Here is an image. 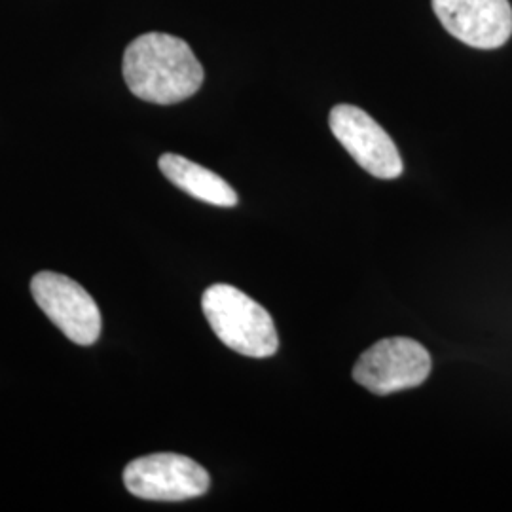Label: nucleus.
I'll return each instance as SVG.
<instances>
[{"label": "nucleus", "instance_id": "nucleus-5", "mask_svg": "<svg viewBox=\"0 0 512 512\" xmlns=\"http://www.w3.org/2000/svg\"><path fill=\"white\" fill-rule=\"evenodd\" d=\"M31 293L44 315L78 346H92L101 334V311L90 293L67 275L40 272Z\"/></svg>", "mask_w": 512, "mask_h": 512}, {"label": "nucleus", "instance_id": "nucleus-4", "mask_svg": "<svg viewBox=\"0 0 512 512\" xmlns=\"http://www.w3.org/2000/svg\"><path fill=\"white\" fill-rule=\"evenodd\" d=\"M128 492L147 501H186L207 494L209 473L194 459L179 454H152L133 459L124 469Z\"/></svg>", "mask_w": 512, "mask_h": 512}, {"label": "nucleus", "instance_id": "nucleus-6", "mask_svg": "<svg viewBox=\"0 0 512 512\" xmlns=\"http://www.w3.org/2000/svg\"><path fill=\"white\" fill-rule=\"evenodd\" d=\"M330 129L349 156L378 179L403 175V160L393 139L370 114L353 105H336L330 110Z\"/></svg>", "mask_w": 512, "mask_h": 512}, {"label": "nucleus", "instance_id": "nucleus-1", "mask_svg": "<svg viewBox=\"0 0 512 512\" xmlns=\"http://www.w3.org/2000/svg\"><path fill=\"white\" fill-rule=\"evenodd\" d=\"M124 80L135 97L154 105H175L202 88L203 67L183 38L147 33L124 54Z\"/></svg>", "mask_w": 512, "mask_h": 512}, {"label": "nucleus", "instance_id": "nucleus-8", "mask_svg": "<svg viewBox=\"0 0 512 512\" xmlns=\"http://www.w3.org/2000/svg\"><path fill=\"white\" fill-rule=\"evenodd\" d=\"M158 165L165 179L175 184L177 188H181L188 196L217 207L238 205L236 190L215 171H209L200 164H194L179 154H164Z\"/></svg>", "mask_w": 512, "mask_h": 512}, {"label": "nucleus", "instance_id": "nucleus-2", "mask_svg": "<svg viewBox=\"0 0 512 512\" xmlns=\"http://www.w3.org/2000/svg\"><path fill=\"white\" fill-rule=\"evenodd\" d=\"M202 310L220 342L236 353L266 359L279 348L272 315L232 285L209 287L203 293Z\"/></svg>", "mask_w": 512, "mask_h": 512}, {"label": "nucleus", "instance_id": "nucleus-7", "mask_svg": "<svg viewBox=\"0 0 512 512\" xmlns=\"http://www.w3.org/2000/svg\"><path fill=\"white\" fill-rule=\"evenodd\" d=\"M442 27L476 50L501 48L512 35L509 0H431Z\"/></svg>", "mask_w": 512, "mask_h": 512}, {"label": "nucleus", "instance_id": "nucleus-3", "mask_svg": "<svg viewBox=\"0 0 512 512\" xmlns=\"http://www.w3.org/2000/svg\"><path fill=\"white\" fill-rule=\"evenodd\" d=\"M431 374V355L412 338H385L366 349L353 368V380L374 395H391L423 384Z\"/></svg>", "mask_w": 512, "mask_h": 512}]
</instances>
